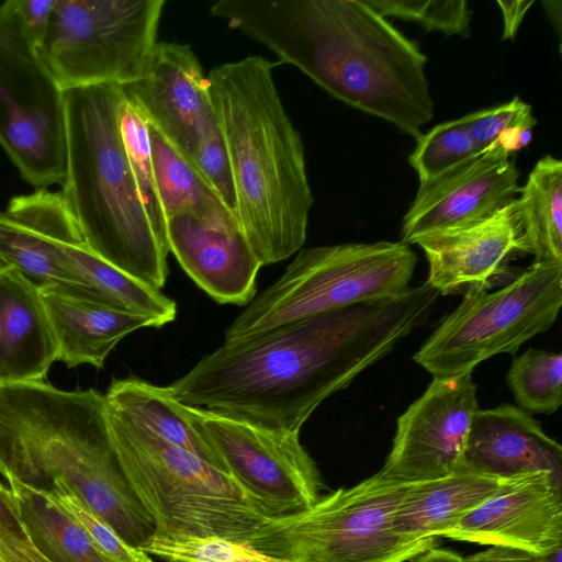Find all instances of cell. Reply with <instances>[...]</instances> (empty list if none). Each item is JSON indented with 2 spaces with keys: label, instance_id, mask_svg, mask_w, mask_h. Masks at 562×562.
I'll list each match as a JSON object with an SVG mask.
<instances>
[{
  "label": "cell",
  "instance_id": "6da1fadb",
  "mask_svg": "<svg viewBox=\"0 0 562 562\" xmlns=\"http://www.w3.org/2000/svg\"><path fill=\"white\" fill-rule=\"evenodd\" d=\"M439 295L425 282L224 342L166 391L189 407L300 434L323 401L423 325Z\"/></svg>",
  "mask_w": 562,
  "mask_h": 562
},
{
  "label": "cell",
  "instance_id": "7a4b0ae2",
  "mask_svg": "<svg viewBox=\"0 0 562 562\" xmlns=\"http://www.w3.org/2000/svg\"><path fill=\"white\" fill-rule=\"evenodd\" d=\"M210 11L402 133L417 139L432 119L427 57L363 0H220Z\"/></svg>",
  "mask_w": 562,
  "mask_h": 562
},
{
  "label": "cell",
  "instance_id": "3957f363",
  "mask_svg": "<svg viewBox=\"0 0 562 562\" xmlns=\"http://www.w3.org/2000/svg\"><path fill=\"white\" fill-rule=\"evenodd\" d=\"M0 474L42 491L61 480L138 549L156 532L125 479L104 394L94 389L0 383Z\"/></svg>",
  "mask_w": 562,
  "mask_h": 562
},
{
  "label": "cell",
  "instance_id": "277c9868",
  "mask_svg": "<svg viewBox=\"0 0 562 562\" xmlns=\"http://www.w3.org/2000/svg\"><path fill=\"white\" fill-rule=\"evenodd\" d=\"M276 66L249 56L207 76L231 161L236 215L262 266L301 250L313 205L304 146L278 93Z\"/></svg>",
  "mask_w": 562,
  "mask_h": 562
},
{
  "label": "cell",
  "instance_id": "5b68a950",
  "mask_svg": "<svg viewBox=\"0 0 562 562\" xmlns=\"http://www.w3.org/2000/svg\"><path fill=\"white\" fill-rule=\"evenodd\" d=\"M116 85L64 92L67 140L60 190L87 247L134 279L160 290L169 270L140 200L120 130Z\"/></svg>",
  "mask_w": 562,
  "mask_h": 562
},
{
  "label": "cell",
  "instance_id": "8992f818",
  "mask_svg": "<svg viewBox=\"0 0 562 562\" xmlns=\"http://www.w3.org/2000/svg\"><path fill=\"white\" fill-rule=\"evenodd\" d=\"M125 479L156 532L244 544L271 518L227 473L106 406Z\"/></svg>",
  "mask_w": 562,
  "mask_h": 562
},
{
  "label": "cell",
  "instance_id": "52a82bcc",
  "mask_svg": "<svg viewBox=\"0 0 562 562\" xmlns=\"http://www.w3.org/2000/svg\"><path fill=\"white\" fill-rule=\"evenodd\" d=\"M417 263L402 241L352 243L301 249L282 276L227 326L240 340L326 312L406 292Z\"/></svg>",
  "mask_w": 562,
  "mask_h": 562
},
{
  "label": "cell",
  "instance_id": "ba28073f",
  "mask_svg": "<svg viewBox=\"0 0 562 562\" xmlns=\"http://www.w3.org/2000/svg\"><path fill=\"white\" fill-rule=\"evenodd\" d=\"M407 486L378 472L303 512L271 518L244 544L288 562H405L439 539L395 531L394 512Z\"/></svg>",
  "mask_w": 562,
  "mask_h": 562
},
{
  "label": "cell",
  "instance_id": "9c48e42d",
  "mask_svg": "<svg viewBox=\"0 0 562 562\" xmlns=\"http://www.w3.org/2000/svg\"><path fill=\"white\" fill-rule=\"evenodd\" d=\"M562 305V261L535 262L497 291H467L415 352L432 378L472 373L482 361L515 353L555 322Z\"/></svg>",
  "mask_w": 562,
  "mask_h": 562
},
{
  "label": "cell",
  "instance_id": "30bf717a",
  "mask_svg": "<svg viewBox=\"0 0 562 562\" xmlns=\"http://www.w3.org/2000/svg\"><path fill=\"white\" fill-rule=\"evenodd\" d=\"M165 0H56L40 55L63 92L137 81Z\"/></svg>",
  "mask_w": 562,
  "mask_h": 562
},
{
  "label": "cell",
  "instance_id": "8fae6325",
  "mask_svg": "<svg viewBox=\"0 0 562 562\" xmlns=\"http://www.w3.org/2000/svg\"><path fill=\"white\" fill-rule=\"evenodd\" d=\"M0 146L31 186L63 184L64 92L27 35L18 0L0 5Z\"/></svg>",
  "mask_w": 562,
  "mask_h": 562
},
{
  "label": "cell",
  "instance_id": "7c38bea8",
  "mask_svg": "<svg viewBox=\"0 0 562 562\" xmlns=\"http://www.w3.org/2000/svg\"><path fill=\"white\" fill-rule=\"evenodd\" d=\"M182 406L226 473L270 518L303 512L318 501L324 482L300 434L269 430Z\"/></svg>",
  "mask_w": 562,
  "mask_h": 562
},
{
  "label": "cell",
  "instance_id": "4fadbf2b",
  "mask_svg": "<svg viewBox=\"0 0 562 562\" xmlns=\"http://www.w3.org/2000/svg\"><path fill=\"white\" fill-rule=\"evenodd\" d=\"M477 409L472 373L432 378L423 395L398 417L392 449L379 472L411 483L440 479L461 469Z\"/></svg>",
  "mask_w": 562,
  "mask_h": 562
},
{
  "label": "cell",
  "instance_id": "5bb4252c",
  "mask_svg": "<svg viewBox=\"0 0 562 562\" xmlns=\"http://www.w3.org/2000/svg\"><path fill=\"white\" fill-rule=\"evenodd\" d=\"M120 87L147 123L190 161L217 121L209 79L190 45L157 42L142 77Z\"/></svg>",
  "mask_w": 562,
  "mask_h": 562
},
{
  "label": "cell",
  "instance_id": "9a60e30c",
  "mask_svg": "<svg viewBox=\"0 0 562 562\" xmlns=\"http://www.w3.org/2000/svg\"><path fill=\"white\" fill-rule=\"evenodd\" d=\"M509 156L494 145L439 178L419 183L403 218L401 241L415 244L426 235L484 221L515 200L519 171Z\"/></svg>",
  "mask_w": 562,
  "mask_h": 562
},
{
  "label": "cell",
  "instance_id": "2e32d148",
  "mask_svg": "<svg viewBox=\"0 0 562 562\" xmlns=\"http://www.w3.org/2000/svg\"><path fill=\"white\" fill-rule=\"evenodd\" d=\"M442 537L546 555L562 546V477L537 471L505 479Z\"/></svg>",
  "mask_w": 562,
  "mask_h": 562
},
{
  "label": "cell",
  "instance_id": "e0dca14e",
  "mask_svg": "<svg viewBox=\"0 0 562 562\" xmlns=\"http://www.w3.org/2000/svg\"><path fill=\"white\" fill-rule=\"evenodd\" d=\"M63 241L83 238L61 191L40 188L13 196L0 212V268L15 269L38 290L55 288L99 303L61 260Z\"/></svg>",
  "mask_w": 562,
  "mask_h": 562
},
{
  "label": "cell",
  "instance_id": "ac0fdd59",
  "mask_svg": "<svg viewBox=\"0 0 562 562\" xmlns=\"http://www.w3.org/2000/svg\"><path fill=\"white\" fill-rule=\"evenodd\" d=\"M166 227L169 251L213 300L245 305L255 297L262 263L234 214L181 213Z\"/></svg>",
  "mask_w": 562,
  "mask_h": 562
},
{
  "label": "cell",
  "instance_id": "d6986e66",
  "mask_svg": "<svg viewBox=\"0 0 562 562\" xmlns=\"http://www.w3.org/2000/svg\"><path fill=\"white\" fill-rule=\"evenodd\" d=\"M415 244L428 262L426 283L440 295L490 290L519 252L514 200L484 221L429 234Z\"/></svg>",
  "mask_w": 562,
  "mask_h": 562
},
{
  "label": "cell",
  "instance_id": "ffe728a7",
  "mask_svg": "<svg viewBox=\"0 0 562 562\" xmlns=\"http://www.w3.org/2000/svg\"><path fill=\"white\" fill-rule=\"evenodd\" d=\"M461 469L498 479L537 471L562 477V448L521 408L510 404L479 408Z\"/></svg>",
  "mask_w": 562,
  "mask_h": 562
},
{
  "label": "cell",
  "instance_id": "44dd1931",
  "mask_svg": "<svg viewBox=\"0 0 562 562\" xmlns=\"http://www.w3.org/2000/svg\"><path fill=\"white\" fill-rule=\"evenodd\" d=\"M58 347L41 291L0 268V383L46 381Z\"/></svg>",
  "mask_w": 562,
  "mask_h": 562
},
{
  "label": "cell",
  "instance_id": "7402d4cb",
  "mask_svg": "<svg viewBox=\"0 0 562 562\" xmlns=\"http://www.w3.org/2000/svg\"><path fill=\"white\" fill-rule=\"evenodd\" d=\"M40 291L57 341V361L68 368L80 364L103 368L110 352L125 336L144 327H155L147 317L59 289Z\"/></svg>",
  "mask_w": 562,
  "mask_h": 562
},
{
  "label": "cell",
  "instance_id": "603a6c76",
  "mask_svg": "<svg viewBox=\"0 0 562 562\" xmlns=\"http://www.w3.org/2000/svg\"><path fill=\"white\" fill-rule=\"evenodd\" d=\"M504 480L459 469L440 479L411 482L394 512V529L408 539L440 538Z\"/></svg>",
  "mask_w": 562,
  "mask_h": 562
},
{
  "label": "cell",
  "instance_id": "cb8c5ba5",
  "mask_svg": "<svg viewBox=\"0 0 562 562\" xmlns=\"http://www.w3.org/2000/svg\"><path fill=\"white\" fill-rule=\"evenodd\" d=\"M106 406L225 472V468L165 386L136 376L113 379L104 394Z\"/></svg>",
  "mask_w": 562,
  "mask_h": 562
},
{
  "label": "cell",
  "instance_id": "d4e9b609",
  "mask_svg": "<svg viewBox=\"0 0 562 562\" xmlns=\"http://www.w3.org/2000/svg\"><path fill=\"white\" fill-rule=\"evenodd\" d=\"M4 479L13 494L25 536L49 562H114L45 491L12 476Z\"/></svg>",
  "mask_w": 562,
  "mask_h": 562
},
{
  "label": "cell",
  "instance_id": "484cf974",
  "mask_svg": "<svg viewBox=\"0 0 562 562\" xmlns=\"http://www.w3.org/2000/svg\"><path fill=\"white\" fill-rule=\"evenodd\" d=\"M65 266L91 291L95 300L115 310L147 317L156 328L176 318V302L93 254L85 241L59 243Z\"/></svg>",
  "mask_w": 562,
  "mask_h": 562
},
{
  "label": "cell",
  "instance_id": "4316f807",
  "mask_svg": "<svg viewBox=\"0 0 562 562\" xmlns=\"http://www.w3.org/2000/svg\"><path fill=\"white\" fill-rule=\"evenodd\" d=\"M514 200L518 251L535 262L562 261V162L547 155Z\"/></svg>",
  "mask_w": 562,
  "mask_h": 562
},
{
  "label": "cell",
  "instance_id": "83f0119b",
  "mask_svg": "<svg viewBox=\"0 0 562 562\" xmlns=\"http://www.w3.org/2000/svg\"><path fill=\"white\" fill-rule=\"evenodd\" d=\"M148 133L156 186L166 218L181 213H232L195 166L158 130L148 124Z\"/></svg>",
  "mask_w": 562,
  "mask_h": 562
},
{
  "label": "cell",
  "instance_id": "f1b7e54d",
  "mask_svg": "<svg viewBox=\"0 0 562 562\" xmlns=\"http://www.w3.org/2000/svg\"><path fill=\"white\" fill-rule=\"evenodd\" d=\"M507 382L525 411L552 414L562 403V355L530 348L514 359Z\"/></svg>",
  "mask_w": 562,
  "mask_h": 562
},
{
  "label": "cell",
  "instance_id": "f546056e",
  "mask_svg": "<svg viewBox=\"0 0 562 562\" xmlns=\"http://www.w3.org/2000/svg\"><path fill=\"white\" fill-rule=\"evenodd\" d=\"M120 130L140 200L158 241L168 254L166 217L156 186L148 124L125 97L120 108Z\"/></svg>",
  "mask_w": 562,
  "mask_h": 562
},
{
  "label": "cell",
  "instance_id": "4dcf8cb0",
  "mask_svg": "<svg viewBox=\"0 0 562 562\" xmlns=\"http://www.w3.org/2000/svg\"><path fill=\"white\" fill-rule=\"evenodd\" d=\"M480 154L482 151L461 117L438 124L422 134L408 160L422 183L439 178Z\"/></svg>",
  "mask_w": 562,
  "mask_h": 562
},
{
  "label": "cell",
  "instance_id": "1f68e13d",
  "mask_svg": "<svg viewBox=\"0 0 562 562\" xmlns=\"http://www.w3.org/2000/svg\"><path fill=\"white\" fill-rule=\"evenodd\" d=\"M139 549L167 562H288L216 537L155 532Z\"/></svg>",
  "mask_w": 562,
  "mask_h": 562
},
{
  "label": "cell",
  "instance_id": "d6a6232c",
  "mask_svg": "<svg viewBox=\"0 0 562 562\" xmlns=\"http://www.w3.org/2000/svg\"><path fill=\"white\" fill-rule=\"evenodd\" d=\"M383 18L395 16L414 21L427 31H440L447 36H469L471 10L464 0H363Z\"/></svg>",
  "mask_w": 562,
  "mask_h": 562
},
{
  "label": "cell",
  "instance_id": "836d02e7",
  "mask_svg": "<svg viewBox=\"0 0 562 562\" xmlns=\"http://www.w3.org/2000/svg\"><path fill=\"white\" fill-rule=\"evenodd\" d=\"M45 492L80 524L97 547L112 561L154 562L149 554L121 538L61 480H54Z\"/></svg>",
  "mask_w": 562,
  "mask_h": 562
},
{
  "label": "cell",
  "instance_id": "e575fe53",
  "mask_svg": "<svg viewBox=\"0 0 562 562\" xmlns=\"http://www.w3.org/2000/svg\"><path fill=\"white\" fill-rule=\"evenodd\" d=\"M191 161L224 205L236 215L231 161L218 121L202 135Z\"/></svg>",
  "mask_w": 562,
  "mask_h": 562
},
{
  "label": "cell",
  "instance_id": "d590c367",
  "mask_svg": "<svg viewBox=\"0 0 562 562\" xmlns=\"http://www.w3.org/2000/svg\"><path fill=\"white\" fill-rule=\"evenodd\" d=\"M462 119L482 153L493 147L505 130L513 126L532 128L537 124L531 106L518 95L506 103L470 113Z\"/></svg>",
  "mask_w": 562,
  "mask_h": 562
},
{
  "label": "cell",
  "instance_id": "8d00e7d4",
  "mask_svg": "<svg viewBox=\"0 0 562 562\" xmlns=\"http://www.w3.org/2000/svg\"><path fill=\"white\" fill-rule=\"evenodd\" d=\"M56 0H18L24 29L38 49L47 34Z\"/></svg>",
  "mask_w": 562,
  "mask_h": 562
},
{
  "label": "cell",
  "instance_id": "74e56055",
  "mask_svg": "<svg viewBox=\"0 0 562 562\" xmlns=\"http://www.w3.org/2000/svg\"><path fill=\"white\" fill-rule=\"evenodd\" d=\"M0 555L5 562H49L27 539L0 525Z\"/></svg>",
  "mask_w": 562,
  "mask_h": 562
},
{
  "label": "cell",
  "instance_id": "f35d334b",
  "mask_svg": "<svg viewBox=\"0 0 562 562\" xmlns=\"http://www.w3.org/2000/svg\"><path fill=\"white\" fill-rule=\"evenodd\" d=\"M464 562H547L546 557L529 550L509 547L491 546L488 549L464 558Z\"/></svg>",
  "mask_w": 562,
  "mask_h": 562
},
{
  "label": "cell",
  "instance_id": "ab89813d",
  "mask_svg": "<svg viewBox=\"0 0 562 562\" xmlns=\"http://www.w3.org/2000/svg\"><path fill=\"white\" fill-rule=\"evenodd\" d=\"M532 3V0L497 1L504 18L502 40H513L515 37L525 14Z\"/></svg>",
  "mask_w": 562,
  "mask_h": 562
},
{
  "label": "cell",
  "instance_id": "60d3db41",
  "mask_svg": "<svg viewBox=\"0 0 562 562\" xmlns=\"http://www.w3.org/2000/svg\"><path fill=\"white\" fill-rule=\"evenodd\" d=\"M0 525L25 536L19 521L18 509L12 492L0 482Z\"/></svg>",
  "mask_w": 562,
  "mask_h": 562
},
{
  "label": "cell",
  "instance_id": "b9f144b4",
  "mask_svg": "<svg viewBox=\"0 0 562 562\" xmlns=\"http://www.w3.org/2000/svg\"><path fill=\"white\" fill-rule=\"evenodd\" d=\"M532 138V128L513 126L505 130L497 137L495 145L505 150L508 155L518 151L529 145Z\"/></svg>",
  "mask_w": 562,
  "mask_h": 562
},
{
  "label": "cell",
  "instance_id": "7bdbcfd3",
  "mask_svg": "<svg viewBox=\"0 0 562 562\" xmlns=\"http://www.w3.org/2000/svg\"><path fill=\"white\" fill-rule=\"evenodd\" d=\"M405 562H464V558L451 550L435 546Z\"/></svg>",
  "mask_w": 562,
  "mask_h": 562
},
{
  "label": "cell",
  "instance_id": "ee69618b",
  "mask_svg": "<svg viewBox=\"0 0 562 562\" xmlns=\"http://www.w3.org/2000/svg\"><path fill=\"white\" fill-rule=\"evenodd\" d=\"M547 562H562V546L544 555Z\"/></svg>",
  "mask_w": 562,
  "mask_h": 562
},
{
  "label": "cell",
  "instance_id": "f6af8a7d",
  "mask_svg": "<svg viewBox=\"0 0 562 562\" xmlns=\"http://www.w3.org/2000/svg\"><path fill=\"white\" fill-rule=\"evenodd\" d=\"M0 562H5L4 559L0 555Z\"/></svg>",
  "mask_w": 562,
  "mask_h": 562
}]
</instances>
